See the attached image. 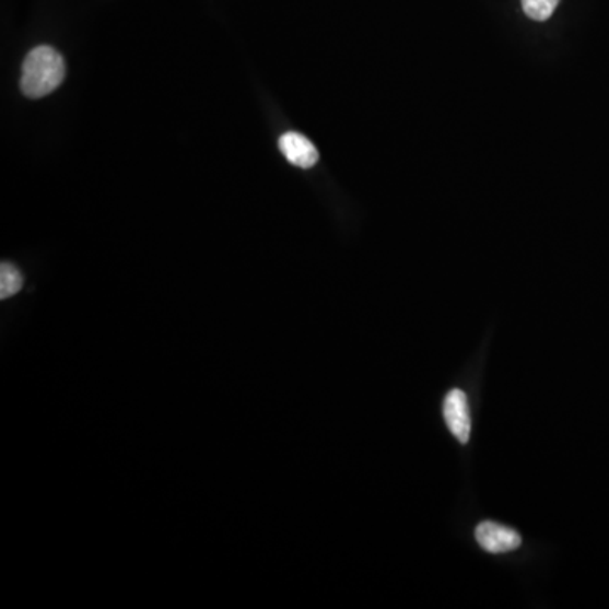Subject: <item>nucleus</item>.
Returning <instances> with one entry per match:
<instances>
[{"instance_id":"4","label":"nucleus","mask_w":609,"mask_h":609,"mask_svg":"<svg viewBox=\"0 0 609 609\" xmlns=\"http://www.w3.org/2000/svg\"><path fill=\"white\" fill-rule=\"evenodd\" d=\"M280 150L283 156L298 168L308 169L317 165V148L314 147L311 139L298 134V132H286V134L281 136Z\"/></svg>"},{"instance_id":"3","label":"nucleus","mask_w":609,"mask_h":609,"mask_svg":"<svg viewBox=\"0 0 609 609\" xmlns=\"http://www.w3.org/2000/svg\"><path fill=\"white\" fill-rule=\"evenodd\" d=\"M476 540L487 552L505 553L522 546V537L512 528L496 522H482L476 528Z\"/></svg>"},{"instance_id":"5","label":"nucleus","mask_w":609,"mask_h":609,"mask_svg":"<svg viewBox=\"0 0 609 609\" xmlns=\"http://www.w3.org/2000/svg\"><path fill=\"white\" fill-rule=\"evenodd\" d=\"M23 289V274L9 262H2L0 266V298H11L15 293H20Z\"/></svg>"},{"instance_id":"2","label":"nucleus","mask_w":609,"mask_h":609,"mask_svg":"<svg viewBox=\"0 0 609 609\" xmlns=\"http://www.w3.org/2000/svg\"><path fill=\"white\" fill-rule=\"evenodd\" d=\"M444 419L454 437L460 444H468L471 437V415H469L468 397L462 389H453L445 397Z\"/></svg>"},{"instance_id":"6","label":"nucleus","mask_w":609,"mask_h":609,"mask_svg":"<svg viewBox=\"0 0 609 609\" xmlns=\"http://www.w3.org/2000/svg\"><path fill=\"white\" fill-rule=\"evenodd\" d=\"M559 2L561 0H522V8H524L525 14L530 17V20L543 21L550 20L553 12L558 9Z\"/></svg>"},{"instance_id":"1","label":"nucleus","mask_w":609,"mask_h":609,"mask_svg":"<svg viewBox=\"0 0 609 609\" xmlns=\"http://www.w3.org/2000/svg\"><path fill=\"white\" fill-rule=\"evenodd\" d=\"M67 67L60 52L51 46H38L24 60L21 89L26 97H46L61 85Z\"/></svg>"}]
</instances>
